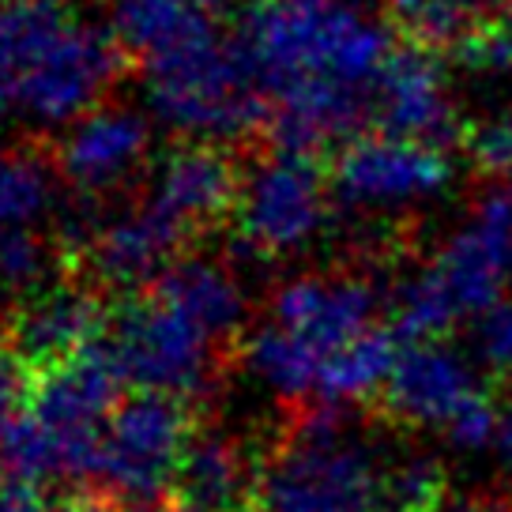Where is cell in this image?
Returning a JSON list of instances; mask_svg holds the SVG:
<instances>
[{"instance_id": "8", "label": "cell", "mask_w": 512, "mask_h": 512, "mask_svg": "<svg viewBox=\"0 0 512 512\" xmlns=\"http://www.w3.org/2000/svg\"><path fill=\"white\" fill-rule=\"evenodd\" d=\"M106 347L125 384H136L140 392H166L189 400L211 384L215 339L159 302L151 290L117 309Z\"/></svg>"}, {"instance_id": "15", "label": "cell", "mask_w": 512, "mask_h": 512, "mask_svg": "<svg viewBox=\"0 0 512 512\" xmlns=\"http://www.w3.org/2000/svg\"><path fill=\"white\" fill-rule=\"evenodd\" d=\"M245 174L223 144H192L166 151L151 170L147 200L170 211L192 234L215 226L223 215L238 211Z\"/></svg>"}, {"instance_id": "2", "label": "cell", "mask_w": 512, "mask_h": 512, "mask_svg": "<svg viewBox=\"0 0 512 512\" xmlns=\"http://www.w3.org/2000/svg\"><path fill=\"white\" fill-rule=\"evenodd\" d=\"M144 64L151 117L192 144H230L268 128L272 110L238 34L208 27Z\"/></svg>"}, {"instance_id": "14", "label": "cell", "mask_w": 512, "mask_h": 512, "mask_svg": "<svg viewBox=\"0 0 512 512\" xmlns=\"http://www.w3.org/2000/svg\"><path fill=\"white\" fill-rule=\"evenodd\" d=\"M373 121L381 136L433 147H441L456 132L445 68L430 49L403 46L388 57L373 91Z\"/></svg>"}, {"instance_id": "11", "label": "cell", "mask_w": 512, "mask_h": 512, "mask_svg": "<svg viewBox=\"0 0 512 512\" xmlns=\"http://www.w3.org/2000/svg\"><path fill=\"white\" fill-rule=\"evenodd\" d=\"M377 290L366 279H324V275H298L272 294V324L294 339H302L320 358H332L354 339L373 332L377 324Z\"/></svg>"}, {"instance_id": "33", "label": "cell", "mask_w": 512, "mask_h": 512, "mask_svg": "<svg viewBox=\"0 0 512 512\" xmlns=\"http://www.w3.org/2000/svg\"><path fill=\"white\" fill-rule=\"evenodd\" d=\"M53 512H117V505L106 494H76V497H64Z\"/></svg>"}, {"instance_id": "16", "label": "cell", "mask_w": 512, "mask_h": 512, "mask_svg": "<svg viewBox=\"0 0 512 512\" xmlns=\"http://www.w3.org/2000/svg\"><path fill=\"white\" fill-rule=\"evenodd\" d=\"M102 328L106 305L95 290L83 283H61L19 305L4 343L38 373L102 343Z\"/></svg>"}, {"instance_id": "24", "label": "cell", "mask_w": 512, "mask_h": 512, "mask_svg": "<svg viewBox=\"0 0 512 512\" xmlns=\"http://www.w3.org/2000/svg\"><path fill=\"white\" fill-rule=\"evenodd\" d=\"M53 170L27 151H0V230H34L53 208Z\"/></svg>"}, {"instance_id": "28", "label": "cell", "mask_w": 512, "mask_h": 512, "mask_svg": "<svg viewBox=\"0 0 512 512\" xmlns=\"http://www.w3.org/2000/svg\"><path fill=\"white\" fill-rule=\"evenodd\" d=\"M456 64L475 76H509L512 72V19H486L452 49Z\"/></svg>"}, {"instance_id": "7", "label": "cell", "mask_w": 512, "mask_h": 512, "mask_svg": "<svg viewBox=\"0 0 512 512\" xmlns=\"http://www.w3.org/2000/svg\"><path fill=\"white\" fill-rule=\"evenodd\" d=\"M121 369L113 362L106 339L72 354L61 366L34 373V392L27 415L64 448L68 479L98 475L102 433L121 403Z\"/></svg>"}, {"instance_id": "35", "label": "cell", "mask_w": 512, "mask_h": 512, "mask_svg": "<svg viewBox=\"0 0 512 512\" xmlns=\"http://www.w3.org/2000/svg\"><path fill=\"white\" fill-rule=\"evenodd\" d=\"M441 512H501V509L490 505V501H471V497H467V501H448Z\"/></svg>"}, {"instance_id": "27", "label": "cell", "mask_w": 512, "mask_h": 512, "mask_svg": "<svg viewBox=\"0 0 512 512\" xmlns=\"http://www.w3.org/2000/svg\"><path fill=\"white\" fill-rule=\"evenodd\" d=\"M471 358L482 373H512V298H501L471 320Z\"/></svg>"}, {"instance_id": "5", "label": "cell", "mask_w": 512, "mask_h": 512, "mask_svg": "<svg viewBox=\"0 0 512 512\" xmlns=\"http://www.w3.org/2000/svg\"><path fill=\"white\" fill-rule=\"evenodd\" d=\"M332 181L313 155L272 151L245 174L238 200V249L245 260H268L305 249L328 223Z\"/></svg>"}, {"instance_id": "34", "label": "cell", "mask_w": 512, "mask_h": 512, "mask_svg": "<svg viewBox=\"0 0 512 512\" xmlns=\"http://www.w3.org/2000/svg\"><path fill=\"white\" fill-rule=\"evenodd\" d=\"M497 456H501V467H505V475L512 479V396H509V407H505V415H501V433H497Z\"/></svg>"}, {"instance_id": "25", "label": "cell", "mask_w": 512, "mask_h": 512, "mask_svg": "<svg viewBox=\"0 0 512 512\" xmlns=\"http://www.w3.org/2000/svg\"><path fill=\"white\" fill-rule=\"evenodd\" d=\"M57 249L34 230H0V298L31 302L49 290Z\"/></svg>"}, {"instance_id": "21", "label": "cell", "mask_w": 512, "mask_h": 512, "mask_svg": "<svg viewBox=\"0 0 512 512\" xmlns=\"http://www.w3.org/2000/svg\"><path fill=\"white\" fill-rule=\"evenodd\" d=\"M400 351L403 347L392 328H373L362 339H354L351 347L324 358L317 381L320 403L347 407V403L369 400V396L384 392L392 381V369L400 362Z\"/></svg>"}, {"instance_id": "38", "label": "cell", "mask_w": 512, "mask_h": 512, "mask_svg": "<svg viewBox=\"0 0 512 512\" xmlns=\"http://www.w3.org/2000/svg\"><path fill=\"white\" fill-rule=\"evenodd\" d=\"M4 479H8V475H4V471H0V486H4Z\"/></svg>"}, {"instance_id": "6", "label": "cell", "mask_w": 512, "mask_h": 512, "mask_svg": "<svg viewBox=\"0 0 512 512\" xmlns=\"http://www.w3.org/2000/svg\"><path fill=\"white\" fill-rule=\"evenodd\" d=\"M192 437L196 422L189 400L166 392H132L106 422L98 479L113 494L151 505L177 479Z\"/></svg>"}, {"instance_id": "39", "label": "cell", "mask_w": 512, "mask_h": 512, "mask_svg": "<svg viewBox=\"0 0 512 512\" xmlns=\"http://www.w3.org/2000/svg\"><path fill=\"white\" fill-rule=\"evenodd\" d=\"M0 4H8V0H0Z\"/></svg>"}, {"instance_id": "17", "label": "cell", "mask_w": 512, "mask_h": 512, "mask_svg": "<svg viewBox=\"0 0 512 512\" xmlns=\"http://www.w3.org/2000/svg\"><path fill=\"white\" fill-rule=\"evenodd\" d=\"M174 501L185 512H256L260 479L230 437L196 433L174 479Z\"/></svg>"}, {"instance_id": "9", "label": "cell", "mask_w": 512, "mask_h": 512, "mask_svg": "<svg viewBox=\"0 0 512 512\" xmlns=\"http://www.w3.org/2000/svg\"><path fill=\"white\" fill-rule=\"evenodd\" d=\"M452 159L441 147L396 140V136H358L332 162V192L347 208H403L430 200L448 189Z\"/></svg>"}, {"instance_id": "32", "label": "cell", "mask_w": 512, "mask_h": 512, "mask_svg": "<svg viewBox=\"0 0 512 512\" xmlns=\"http://www.w3.org/2000/svg\"><path fill=\"white\" fill-rule=\"evenodd\" d=\"M0 512H42V497H38V486L19 479H4L0 486Z\"/></svg>"}, {"instance_id": "22", "label": "cell", "mask_w": 512, "mask_h": 512, "mask_svg": "<svg viewBox=\"0 0 512 512\" xmlns=\"http://www.w3.org/2000/svg\"><path fill=\"white\" fill-rule=\"evenodd\" d=\"M241 358L256 381L287 403H298L309 392H317L320 366H324V358L317 351H309L302 339H294L272 320L260 324L253 336L245 339Z\"/></svg>"}, {"instance_id": "30", "label": "cell", "mask_w": 512, "mask_h": 512, "mask_svg": "<svg viewBox=\"0 0 512 512\" xmlns=\"http://www.w3.org/2000/svg\"><path fill=\"white\" fill-rule=\"evenodd\" d=\"M34 392V369L8 343H0V441L27 415Z\"/></svg>"}, {"instance_id": "37", "label": "cell", "mask_w": 512, "mask_h": 512, "mask_svg": "<svg viewBox=\"0 0 512 512\" xmlns=\"http://www.w3.org/2000/svg\"><path fill=\"white\" fill-rule=\"evenodd\" d=\"M497 4H501V8H505V12L512 16V0H497Z\"/></svg>"}, {"instance_id": "23", "label": "cell", "mask_w": 512, "mask_h": 512, "mask_svg": "<svg viewBox=\"0 0 512 512\" xmlns=\"http://www.w3.org/2000/svg\"><path fill=\"white\" fill-rule=\"evenodd\" d=\"M497 0H388V23L418 49H456Z\"/></svg>"}, {"instance_id": "3", "label": "cell", "mask_w": 512, "mask_h": 512, "mask_svg": "<svg viewBox=\"0 0 512 512\" xmlns=\"http://www.w3.org/2000/svg\"><path fill=\"white\" fill-rule=\"evenodd\" d=\"M388 464L347 407L317 403L260 471V512H381Z\"/></svg>"}, {"instance_id": "10", "label": "cell", "mask_w": 512, "mask_h": 512, "mask_svg": "<svg viewBox=\"0 0 512 512\" xmlns=\"http://www.w3.org/2000/svg\"><path fill=\"white\" fill-rule=\"evenodd\" d=\"M486 400L494 396L482 381L475 358L441 339L403 343L392 381L384 388V403L400 422L437 430L441 437H448L460 418H467Z\"/></svg>"}, {"instance_id": "1", "label": "cell", "mask_w": 512, "mask_h": 512, "mask_svg": "<svg viewBox=\"0 0 512 512\" xmlns=\"http://www.w3.org/2000/svg\"><path fill=\"white\" fill-rule=\"evenodd\" d=\"M234 34L268 98L275 151L313 159L373 113L396 53L392 34L347 0H256Z\"/></svg>"}, {"instance_id": "4", "label": "cell", "mask_w": 512, "mask_h": 512, "mask_svg": "<svg viewBox=\"0 0 512 512\" xmlns=\"http://www.w3.org/2000/svg\"><path fill=\"white\" fill-rule=\"evenodd\" d=\"M505 279H509L505 260L467 223L426 264V272H418L400 287L392 309V332L400 343H433L456 324L475 320L501 302Z\"/></svg>"}, {"instance_id": "13", "label": "cell", "mask_w": 512, "mask_h": 512, "mask_svg": "<svg viewBox=\"0 0 512 512\" xmlns=\"http://www.w3.org/2000/svg\"><path fill=\"white\" fill-rule=\"evenodd\" d=\"M151 117L132 106H98L68 128L57 151L61 177L80 196H106L147 159Z\"/></svg>"}, {"instance_id": "20", "label": "cell", "mask_w": 512, "mask_h": 512, "mask_svg": "<svg viewBox=\"0 0 512 512\" xmlns=\"http://www.w3.org/2000/svg\"><path fill=\"white\" fill-rule=\"evenodd\" d=\"M80 19L64 0L0 4V117L19 110V91Z\"/></svg>"}, {"instance_id": "31", "label": "cell", "mask_w": 512, "mask_h": 512, "mask_svg": "<svg viewBox=\"0 0 512 512\" xmlns=\"http://www.w3.org/2000/svg\"><path fill=\"white\" fill-rule=\"evenodd\" d=\"M471 226L494 245L512 275V181H505V185H497V189L482 196L475 215H471Z\"/></svg>"}, {"instance_id": "36", "label": "cell", "mask_w": 512, "mask_h": 512, "mask_svg": "<svg viewBox=\"0 0 512 512\" xmlns=\"http://www.w3.org/2000/svg\"><path fill=\"white\" fill-rule=\"evenodd\" d=\"M136 512H185L177 501H151V505H140Z\"/></svg>"}, {"instance_id": "26", "label": "cell", "mask_w": 512, "mask_h": 512, "mask_svg": "<svg viewBox=\"0 0 512 512\" xmlns=\"http://www.w3.org/2000/svg\"><path fill=\"white\" fill-rule=\"evenodd\" d=\"M448 505V479L433 456H396L384 475L381 512H441Z\"/></svg>"}, {"instance_id": "29", "label": "cell", "mask_w": 512, "mask_h": 512, "mask_svg": "<svg viewBox=\"0 0 512 512\" xmlns=\"http://www.w3.org/2000/svg\"><path fill=\"white\" fill-rule=\"evenodd\" d=\"M471 162L486 177H512V110L497 113L467 136Z\"/></svg>"}, {"instance_id": "19", "label": "cell", "mask_w": 512, "mask_h": 512, "mask_svg": "<svg viewBox=\"0 0 512 512\" xmlns=\"http://www.w3.org/2000/svg\"><path fill=\"white\" fill-rule=\"evenodd\" d=\"M151 294L192 320L200 332H208L215 343L238 336L245 320V294L238 275L204 256H181L151 283Z\"/></svg>"}, {"instance_id": "12", "label": "cell", "mask_w": 512, "mask_h": 512, "mask_svg": "<svg viewBox=\"0 0 512 512\" xmlns=\"http://www.w3.org/2000/svg\"><path fill=\"white\" fill-rule=\"evenodd\" d=\"M189 238V226L177 223L159 204L144 200L106 223H95V234L83 245V253L98 283L132 290L155 283L170 264H177Z\"/></svg>"}, {"instance_id": "18", "label": "cell", "mask_w": 512, "mask_h": 512, "mask_svg": "<svg viewBox=\"0 0 512 512\" xmlns=\"http://www.w3.org/2000/svg\"><path fill=\"white\" fill-rule=\"evenodd\" d=\"M253 4L256 0H113L110 34L121 49L151 61L192 34L219 27L230 12L245 16Z\"/></svg>"}]
</instances>
